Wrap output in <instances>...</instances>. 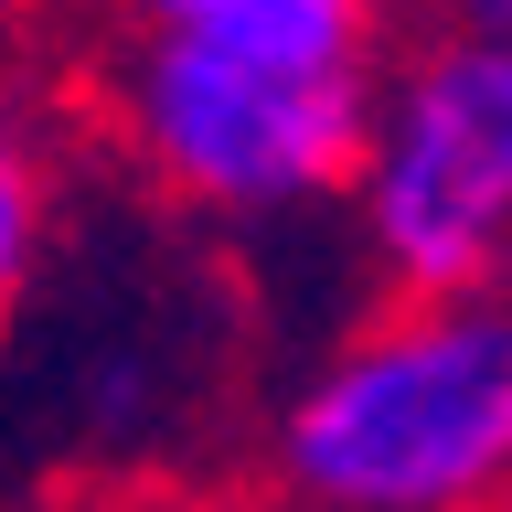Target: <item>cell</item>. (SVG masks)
<instances>
[{"label": "cell", "instance_id": "1", "mask_svg": "<svg viewBox=\"0 0 512 512\" xmlns=\"http://www.w3.org/2000/svg\"><path fill=\"white\" fill-rule=\"evenodd\" d=\"M267 480L299 512L512 502V299L374 310L267 406Z\"/></svg>", "mask_w": 512, "mask_h": 512}, {"label": "cell", "instance_id": "2", "mask_svg": "<svg viewBox=\"0 0 512 512\" xmlns=\"http://www.w3.org/2000/svg\"><path fill=\"white\" fill-rule=\"evenodd\" d=\"M96 128L107 150L203 224H299L320 203H352L374 160L384 75H288V64L96 32Z\"/></svg>", "mask_w": 512, "mask_h": 512}, {"label": "cell", "instance_id": "3", "mask_svg": "<svg viewBox=\"0 0 512 512\" xmlns=\"http://www.w3.org/2000/svg\"><path fill=\"white\" fill-rule=\"evenodd\" d=\"M352 235L384 310L502 299L512 278V43L427 32L384 64L374 160L352 182Z\"/></svg>", "mask_w": 512, "mask_h": 512}, {"label": "cell", "instance_id": "4", "mask_svg": "<svg viewBox=\"0 0 512 512\" xmlns=\"http://www.w3.org/2000/svg\"><path fill=\"white\" fill-rule=\"evenodd\" d=\"M107 32L203 43V54L288 64V75H384L406 0H96Z\"/></svg>", "mask_w": 512, "mask_h": 512}, {"label": "cell", "instance_id": "5", "mask_svg": "<svg viewBox=\"0 0 512 512\" xmlns=\"http://www.w3.org/2000/svg\"><path fill=\"white\" fill-rule=\"evenodd\" d=\"M32 267H43V150L11 139V160H0V278H11V299L32 288Z\"/></svg>", "mask_w": 512, "mask_h": 512}, {"label": "cell", "instance_id": "6", "mask_svg": "<svg viewBox=\"0 0 512 512\" xmlns=\"http://www.w3.org/2000/svg\"><path fill=\"white\" fill-rule=\"evenodd\" d=\"M438 32H491V43H512V0H438Z\"/></svg>", "mask_w": 512, "mask_h": 512}, {"label": "cell", "instance_id": "7", "mask_svg": "<svg viewBox=\"0 0 512 512\" xmlns=\"http://www.w3.org/2000/svg\"><path fill=\"white\" fill-rule=\"evenodd\" d=\"M267 512H299V502H267Z\"/></svg>", "mask_w": 512, "mask_h": 512}]
</instances>
